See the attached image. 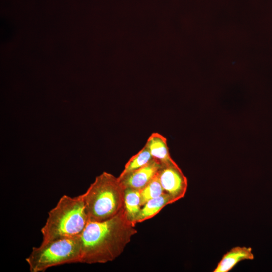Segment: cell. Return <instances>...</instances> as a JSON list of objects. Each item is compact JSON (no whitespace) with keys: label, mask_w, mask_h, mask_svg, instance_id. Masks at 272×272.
I'll list each match as a JSON object with an SVG mask.
<instances>
[{"label":"cell","mask_w":272,"mask_h":272,"mask_svg":"<svg viewBox=\"0 0 272 272\" xmlns=\"http://www.w3.org/2000/svg\"><path fill=\"white\" fill-rule=\"evenodd\" d=\"M158 176L164 193L168 194L174 202L184 197L187 188V180L174 160L161 164Z\"/></svg>","instance_id":"cell-5"},{"label":"cell","mask_w":272,"mask_h":272,"mask_svg":"<svg viewBox=\"0 0 272 272\" xmlns=\"http://www.w3.org/2000/svg\"><path fill=\"white\" fill-rule=\"evenodd\" d=\"M253 259L254 255L251 247H234L223 256L213 271L228 272L241 261Z\"/></svg>","instance_id":"cell-7"},{"label":"cell","mask_w":272,"mask_h":272,"mask_svg":"<svg viewBox=\"0 0 272 272\" xmlns=\"http://www.w3.org/2000/svg\"><path fill=\"white\" fill-rule=\"evenodd\" d=\"M141 208L140 190L126 188L124 193V209L127 218L134 224Z\"/></svg>","instance_id":"cell-10"},{"label":"cell","mask_w":272,"mask_h":272,"mask_svg":"<svg viewBox=\"0 0 272 272\" xmlns=\"http://www.w3.org/2000/svg\"><path fill=\"white\" fill-rule=\"evenodd\" d=\"M140 192L142 206L148 200L157 197L164 193L158 173Z\"/></svg>","instance_id":"cell-12"},{"label":"cell","mask_w":272,"mask_h":272,"mask_svg":"<svg viewBox=\"0 0 272 272\" xmlns=\"http://www.w3.org/2000/svg\"><path fill=\"white\" fill-rule=\"evenodd\" d=\"M161 166L160 162L153 159L144 166L119 179L125 189L130 188L140 190L157 175Z\"/></svg>","instance_id":"cell-6"},{"label":"cell","mask_w":272,"mask_h":272,"mask_svg":"<svg viewBox=\"0 0 272 272\" xmlns=\"http://www.w3.org/2000/svg\"><path fill=\"white\" fill-rule=\"evenodd\" d=\"M174 202L171 197L165 193L157 197L148 200L142 206L135 219V224L141 223L152 218L165 206Z\"/></svg>","instance_id":"cell-9"},{"label":"cell","mask_w":272,"mask_h":272,"mask_svg":"<svg viewBox=\"0 0 272 272\" xmlns=\"http://www.w3.org/2000/svg\"><path fill=\"white\" fill-rule=\"evenodd\" d=\"M80 257L79 236L41 243L32 248L26 261L31 272H43L53 266L80 263Z\"/></svg>","instance_id":"cell-4"},{"label":"cell","mask_w":272,"mask_h":272,"mask_svg":"<svg viewBox=\"0 0 272 272\" xmlns=\"http://www.w3.org/2000/svg\"><path fill=\"white\" fill-rule=\"evenodd\" d=\"M153 159L149 149L145 145L140 151L129 159L118 178L121 179L128 173L144 166Z\"/></svg>","instance_id":"cell-11"},{"label":"cell","mask_w":272,"mask_h":272,"mask_svg":"<svg viewBox=\"0 0 272 272\" xmlns=\"http://www.w3.org/2000/svg\"><path fill=\"white\" fill-rule=\"evenodd\" d=\"M145 146L153 158L161 164L173 161L171 158L166 138L158 132H153L148 138Z\"/></svg>","instance_id":"cell-8"},{"label":"cell","mask_w":272,"mask_h":272,"mask_svg":"<svg viewBox=\"0 0 272 272\" xmlns=\"http://www.w3.org/2000/svg\"><path fill=\"white\" fill-rule=\"evenodd\" d=\"M125 187L118 177L104 172L82 194L89 221L110 219L124 208Z\"/></svg>","instance_id":"cell-3"},{"label":"cell","mask_w":272,"mask_h":272,"mask_svg":"<svg viewBox=\"0 0 272 272\" xmlns=\"http://www.w3.org/2000/svg\"><path fill=\"white\" fill-rule=\"evenodd\" d=\"M135 225L127 218L124 208L107 220L89 221L80 236V263H105L114 260L137 233Z\"/></svg>","instance_id":"cell-1"},{"label":"cell","mask_w":272,"mask_h":272,"mask_svg":"<svg viewBox=\"0 0 272 272\" xmlns=\"http://www.w3.org/2000/svg\"><path fill=\"white\" fill-rule=\"evenodd\" d=\"M89 221L82 194L74 197L64 195L48 213L41 229V243L79 237Z\"/></svg>","instance_id":"cell-2"}]
</instances>
